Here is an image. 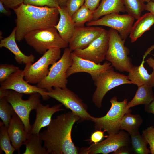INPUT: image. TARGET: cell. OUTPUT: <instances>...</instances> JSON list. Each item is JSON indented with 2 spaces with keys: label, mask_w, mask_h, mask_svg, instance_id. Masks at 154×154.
Masks as SVG:
<instances>
[{
  "label": "cell",
  "mask_w": 154,
  "mask_h": 154,
  "mask_svg": "<svg viewBox=\"0 0 154 154\" xmlns=\"http://www.w3.org/2000/svg\"><path fill=\"white\" fill-rule=\"evenodd\" d=\"M80 120V117L71 111L52 119L46 129L39 134L48 154L79 153L78 148L72 141L71 133L74 124Z\"/></svg>",
  "instance_id": "6da1fadb"
},
{
  "label": "cell",
  "mask_w": 154,
  "mask_h": 154,
  "mask_svg": "<svg viewBox=\"0 0 154 154\" xmlns=\"http://www.w3.org/2000/svg\"><path fill=\"white\" fill-rule=\"evenodd\" d=\"M16 16L15 38L20 42L32 31L54 27L60 17L58 8L37 7L22 3L13 9Z\"/></svg>",
  "instance_id": "7a4b0ae2"
},
{
  "label": "cell",
  "mask_w": 154,
  "mask_h": 154,
  "mask_svg": "<svg viewBox=\"0 0 154 154\" xmlns=\"http://www.w3.org/2000/svg\"><path fill=\"white\" fill-rule=\"evenodd\" d=\"M24 39L29 45L40 54L50 48H65L68 46V43L62 38L54 27L31 31L25 35Z\"/></svg>",
  "instance_id": "3957f363"
},
{
  "label": "cell",
  "mask_w": 154,
  "mask_h": 154,
  "mask_svg": "<svg viewBox=\"0 0 154 154\" xmlns=\"http://www.w3.org/2000/svg\"><path fill=\"white\" fill-rule=\"evenodd\" d=\"M108 31L109 44L105 59L117 70L129 72L133 65L128 56L129 50L124 45L125 40L116 30L110 28Z\"/></svg>",
  "instance_id": "277c9868"
},
{
  "label": "cell",
  "mask_w": 154,
  "mask_h": 154,
  "mask_svg": "<svg viewBox=\"0 0 154 154\" xmlns=\"http://www.w3.org/2000/svg\"><path fill=\"white\" fill-rule=\"evenodd\" d=\"M110 108L107 114L100 117H93L92 120L96 130L103 129L108 135L118 133L120 131V124L124 115L131 112V110L127 108V100L118 101L116 97L111 98L110 101Z\"/></svg>",
  "instance_id": "5b68a950"
},
{
  "label": "cell",
  "mask_w": 154,
  "mask_h": 154,
  "mask_svg": "<svg viewBox=\"0 0 154 154\" xmlns=\"http://www.w3.org/2000/svg\"><path fill=\"white\" fill-rule=\"evenodd\" d=\"M72 52L69 47L64 48L62 56L52 65L48 75L37 84V86L47 90L53 87H66L68 83L66 72L72 64Z\"/></svg>",
  "instance_id": "8992f818"
},
{
  "label": "cell",
  "mask_w": 154,
  "mask_h": 154,
  "mask_svg": "<svg viewBox=\"0 0 154 154\" xmlns=\"http://www.w3.org/2000/svg\"><path fill=\"white\" fill-rule=\"evenodd\" d=\"M61 49L50 48L35 63L25 64L23 70L24 79L31 84L41 82L48 75L49 66L54 64L61 58Z\"/></svg>",
  "instance_id": "52a82bcc"
},
{
  "label": "cell",
  "mask_w": 154,
  "mask_h": 154,
  "mask_svg": "<svg viewBox=\"0 0 154 154\" xmlns=\"http://www.w3.org/2000/svg\"><path fill=\"white\" fill-rule=\"evenodd\" d=\"M47 90L48 95L54 98L69 109L80 118V122L92 121L94 117L87 111V107L82 100L66 87H54Z\"/></svg>",
  "instance_id": "ba28073f"
},
{
  "label": "cell",
  "mask_w": 154,
  "mask_h": 154,
  "mask_svg": "<svg viewBox=\"0 0 154 154\" xmlns=\"http://www.w3.org/2000/svg\"><path fill=\"white\" fill-rule=\"evenodd\" d=\"M23 94L8 90L5 98L12 106L17 116L22 120L27 132L30 133L31 126L29 121L31 111L35 110L40 103L41 95L38 93L30 95L28 100L22 99Z\"/></svg>",
  "instance_id": "9c48e42d"
},
{
  "label": "cell",
  "mask_w": 154,
  "mask_h": 154,
  "mask_svg": "<svg viewBox=\"0 0 154 154\" xmlns=\"http://www.w3.org/2000/svg\"><path fill=\"white\" fill-rule=\"evenodd\" d=\"M96 87L92 97V100L95 105L101 108L104 97L110 90L120 85L132 84L128 76L114 71L113 67L100 75L94 81Z\"/></svg>",
  "instance_id": "30bf717a"
},
{
  "label": "cell",
  "mask_w": 154,
  "mask_h": 154,
  "mask_svg": "<svg viewBox=\"0 0 154 154\" xmlns=\"http://www.w3.org/2000/svg\"><path fill=\"white\" fill-rule=\"evenodd\" d=\"M129 134L121 130L118 133L108 135L102 141L81 148L79 154H108L113 152L122 146H129L131 143Z\"/></svg>",
  "instance_id": "8fae6325"
},
{
  "label": "cell",
  "mask_w": 154,
  "mask_h": 154,
  "mask_svg": "<svg viewBox=\"0 0 154 154\" xmlns=\"http://www.w3.org/2000/svg\"><path fill=\"white\" fill-rule=\"evenodd\" d=\"M135 19L128 14L120 15L114 13L87 22L86 25L87 26H103L110 27L117 31L122 38L125 40L129 35Z\"/></svg>",
  "instance_id": "7c38bea8"
},
{
  "label": "cell",
  "mask_w": 154,
  "mask_h": 154,
  "mask_svg": "<svg viewBox=\"0 0 154 154\" xmlns=\"http://www.w3.org/2000/svg\"><path fill=\"white\" fill-rule=\"evenodd\" d=\"M108 31L106 29L88 46L72 52L83 58L99 64L105 59L109 44Z\"/></svg>",
  "instance_id": "4fadbf2b"
},
{
  "label": "cell",
  "mask_w": 154,
  "mask_h": 154,
  "mask_svg": "<svg viewBox=\"0 0 154 154\" xmlns=\"http://www.w3.org/2000/svg\"><path fill=\"white\" fill-rule=\"evenodd\" d=\"M0 89L11 90L27 94L38 93L45 100H48L50 98L47 95L46 89L29 84L24 79L23 70L20 69L1 83Z\"/></svg>",
  "instance_id": "5bb4252c"
},
{
  "label": "cell",
  "mask_w": 154,
  "mask_h": 154,
  "mask_svg": "<svg viewBox=\"0 0 154 154\" xmlns=\"http://www.w3.org/2000/svg\"><path fill=\"white\" fill-rule=\"evenodd\" d=\"M71 57L72 63L67 71V78L73 74L84 72L89 74L94 81L100 75L112 67L111 63L108 61L103 64L96 63L79 57L72 52Z\"/></svg>",
  "instance_id": "9a60e30c"
},
{
  "label": "cell",
  "mask_w": 154,
  "mask_h": 154,
  "mask_svg": "<svg viewBox=\"0 0 154 154\" xmlns=\"http://www.w3.org/2000/svg\"><path fill=\"white\" fill-rule=\"evenodd\" d=\"M104 29L97 26L75 27L68 43L69 48L72 52L87 47L101 35Z\"/></svg>",
  "instance_id": "2e32d148"
},
{
  "label": "cell",
  "mask_w": 154,
  "mask_h": 154,
  "mask_svg": "<svg viewBox=\"0 0 154 154\" xmlns=\"http://www.w3.org/2000/svg\"><path fill=\"white\" fill-rule=\"evenodd\" d=\"M62 105L61 104L50 107L49 104L44 105L40 103L35 109L36 117L34 123L31 126L30 133L39 134L42 128L50 124L54 113L64 110L61 108Z\"/></svg>",
  "instance_id": "e0dca14e"
},
{
  "label": "cell",
  "mask_w": 154,
  "mask_h": 154,
  "mask_svg": "<svg viewBox=\"0 0 154 154\" xmlns=\"http://www.w3.org/2000/svg\"><path fill=\"white\" fill-rule=\"evenodd\" d=\"M7 131L12 145L20 154L21 147L24 144L30 133L26 131L22 120L15 113L11 117Z\"/></svg>",
  "instance_id": "ac0fdd59"
},
{
  "label": "cell",
  "mask_w": 154,
  "mask_h": 154,
  "mask_svg": "<svg viewBox=\"0 0 154 154\" xmlns=\"http://www.w3.org/2000/svg\"><path fill=\"white\" fill-rule=\"evenodd\" d=\"M154 49V45L149 48L143 56L141 63L139 66H133L129 72V79L132 84L139 87L146 84L154 87V69L149 74L144 66L145 59Z\"/></svg>",
  "instance_id": "d6986e66"
},
{
  "label": "cell",
  "mask_w": 154,
  "mask_h": 154,
  "mask_svg": "<svg viewBox=\"0 0 154 154\" xmlns=\"http://www.w3.org/2000/svg\"><path fill=\"white\" fill-rule=\"evenodd\" d=\"M16 27L7 37L0 40V48H5L10 51L15 56L16 62L19 64H27L34 62L35 56L32 54L27 56L24 54L19 48L16 41Z\"/></svg>",
  "instance_id": "ffe728a7"
},
{
  "label": "cell",
  "mask_w": 154,
  "mask_h": 154,
  "mask_svg": "<svg viewBox=\"0 0 154 154\" xmlns=\"http://www.w3.org/2000/svg\"><path fill=\"white\" fill-rule=\"evenodd\" d=\"M58 9L60 14L59 19L54 27L62 38L68 43L73 36L75 27L66 6L60 7Z\"/></svg>",
  "instance_id": "44dd1931"
},
{
  "label": "cell",
  "mask_w": 154,
  "mask_h": 154,
  "mask_svg": "<svg viewBox=\"0 0 154 154\" xmlns=\"http://www.w3.org/2000/svg\"><path fill=\"white\" fill-rule=\"evenodd\" d=\"M125 11L123 0H102L98 7L93 12L92 21L98 20L101 17L108 14Z\"/></svg>",
  "instance_id": "7402d4cb"
},
{
  "label": "cell",
  "mask_w": 154,
  "mask_h": 154,
  "mask_svg": "<svg viewBox=\"0 0 154 154\" xmlns=\"http://www.w3.org/2000/svg\"><path fill=\"white\" fill-rule=\"evenodd\" d=\"M154 24V15L149 12L145 13L137 19L133 24L129 34L132 42L136 41Z\"/></svg>",
  "instance_id": "603a6c76"
},
{
  "label": "cell",
  "mask_w": 154,
  "mask_h": 154,
  "mask_svg": "<svg viewBox=\"0 0 154 154\" xmlns=\"http://www.w3.org/2000/svg\"><path fill=\"white\" fill-rule=\"evenodd\" d=\"M138 87L133 98L128 102L127 108L128 109L138 105H148L154 100L152 86L145 84Z\"/></svg>",
  "instance_id": "cb8c5ba5"
},
{
  "label": "cell",
  "mask_w": 154,
  "mask_h": 154,
  "mask_svg": "<svg viewBox=\"0 0 154 154\" xmlns=\"http://www.w3.org/2000/svg\"><path fill=\"white\" fill-rule=\"evenodd\" d=\"M143 121L142 117L139 114H133L131 112L126 113L121 120L120 130L126 131L130 135L133 134L139 131Z\"/></svg>",
  "instance_id": "d4e9b609"
},
{
  "label": "cell",
  "mask_w": 154,
  "mask_h": 154,
  "mask_svg": "<svg viewBox=\"0 0 154 154\" xmlns=\"http://www.w3.org/2000/svg\"><path fill=\"white\" fill-rule=\"evenodd\" d=\"M42 140L39 134H30L25 142L23 154H48L46 149L42 145Z\"/></svg>",
  "instance_id": "484cf974"
},
{
  "label": "cell",
  "mask_w": 154,
  "mask_h": 154,
  "mask_svg": "<svg viewBox=\"0 0 154 154\" xmlns=\"http://www.w3.org/2000/svg\"><path fill=\"white\" fill-rule=\"evenodd\" d=\"M93 17V11L84 5L73 14L71 19L75 27H80L92 21Z\"/></svg>",
  "instance_id": "4316f807"
},
{
  "label": "cell",
  "mask_w": 154,
  "mask_h": 154,
  "mask_svg": "<svg viewBox=\"0 0 154 154\" xmlns=\"http://www.w3.org/2000/svg\"><path fill=\"white\" fill-rule=\"evenodd\" d=\"M132 148L134 153L136 154H148L150 153L149 149L147 147V142L138 132L130 135Z\"/></svg>",
  "instance_id": "83f0119b"
},
{
  "label": "cell",
  "mask_w": 154,
  "mask_h": 154,
  "mask_svg": "<svg viewBox=\"0 0 154 154\" xmlns=\"http://www.w3.org/2000/svg\"><path fill=\"white\" fill-rule=\"evenodd\" d=\"M125 11L137 19L145 10V4L140 0H123Z\"/></svg>",
  "instance_id": "f1b7e54d"
},
{
  "label": "cell",
  "mask_w": 154,
  "mask_h": 154,
  "mask_svg": "<svg viewBox=\"0 0 154 154\" xmlns=\"http://www.w3.org/2000/svg\"><path fill=\"white\" fill-rule=\"evenodd\" d=\"M0 147L1 151L6 154H13L15 149L12 144L8 134V127L5 126L2 121L0 123Z\"/></svg>",
  "instance_id": "f546056e"
},
{
  "label": "cell",
  "mask_w": 154,
  "mask_h": 154,
  "mask_svg": "<svg viewBox=\"0 0 154 154\" xmlns=\"http://www.w3.org/2000/svg\"><path fill=\"white\" fill-rule=\"evenodd\" d=\"M15 112L11 105L5 98H0V117L4 125L8 127Z\"/></svg>",
  "instance_id": "4dcf8cb0"
},
{
  "label": "cell",
  "mask_w": 154,
  "mask_h": 154,
  "mask_svg": "<svg viewBox=\"0 0 154 154\" xmlns=\"http://www.w3.org/2000/svg\"><path fill=\"white\" fill-rule=\"evenodd\" d=\"M19 67L13 64H1L0 65V82L1 83L13 73L19 69Z\"/></svg>",
  "instance_id": "1f68e13d"
},
{
  "label": "cell",
  "mask_w": 154,
  "mask_h": 154,
  "mask_svg": "<svg viewBox=\"0 0 154 154\" xmlns=\"http://www.w3.org/2000/svg\"><path fill=\"white\" fill-rule=\"evenodd\" d=\"M23 3L40 7L47 6L58 8L60 7L59 0H24Z\"/></svg>",
  "instance_id": "d6a6232c"
},
{
  "label": "cell",
  "mask_w": 154,
  "mask_h": 154,
  "mask_svg": "<svg viewBox=\"0 0 154 154\" xmlns=\"http://www.w3.org/2000/svg\"><path fill=\"white\" fill-rule=\"evenodd\" d=\"M142 135L149 145L150 153L154 154V126H150L143 130Z\"/></svg>",
  "instance_id": "836d02e7"
},
{
  "label": "cell",
  "mask_w": 154,
  "mask_h": 154,
  "mask_svg": "<svg viewBox=\"0 0 154 154\" xmlns=\"http://www.w3.org/2000/svg\"><path fill=\"white\" fill-rule=\"evenodd\" d=\"M84 0H67L66 3L68 13L71 17L84 4Z\"/></svg>",
  "instance_id": "e575fe53"
},
{
  "label": "cell",
  "mask_w": 154,
  "mask_h": 154,
  "mask_svg": "<svg viewBox=\"0 0 154 154\" xmlns=\"http://www.w3.org/2000/svg\"><path fill=\"white\" fill-rule=\"evenodd\" d=\"M105 132V131H102L101 130H97L93 132L90 136V142L96 144L100 142L104 137L106 138L108 136L104 135Z\"/></svg>",
  "instance_id": "d590c367"
},
{
  "label": "cell",
  "mask_w": 154,
  "mask_h": 154,
  "mask_svg": "<svg viewBox=\"0 0 154 154\" xmlns=\"http://www.w3.org/2000/svg\"><path fill=\"white\" fill-rule=\"evenodd\" d=\"M8 8L14 9L23 3L24 0H0Z\"/></svg>",
  "instance_id": "8d00e7d4"
},
{
  "label": "cell",
  "mask_w": 154,
  "mask_h": 154,
  "mask_svg": "<svg viewBox=\"0 0 154 154\" xmlns=\"http://www.w3.org/2000/svg\"><path fill=\"white\" fill-rule=\"evenodd\" d=\"M101 0H84V5L90 10L94 11L100 5Z\"/></svg>",
  "instance_id": "74e56055"
},
{
  "label": "cell",
  "mask_w": 154,
  "mask_h": 154,
  "mask_svg": "<svg viewBox=\"0 0 154 154\" xmlns=\"http://www.w3.org/2000/svg\"><path fill=\"white\" fill-rule=\"evenodd\" d=\"M129 146H122L116 151L113 152V154H129L131 151Z\"/></svg>",
  "instance_id": "f35d334b"
},
{
  "label": "cell",
  "mask_w": 154,
  "mask_h": 154,
  "mask_svg": "<svg viewBox=\"0 0 154 154\" xmlns=\"http://www.w3.org/2000/svg\"><path fill=\"white\" fill-rule=\"evenodd\" d=\"M8 9L5 7L1 1H0V13L1 14L7 16L10 15L11 12L8 10Z\"/></svg>",
  "instance_id": "ab89813d"
},
{
  "label": "cell",
  "mask_w": 154,
  "mask_h": 154,
  "mask_svg": "<svg viewBox=\"0 0 154 154\" xmlns=\"http://www.w3.org/2000/svg\"><path fill=\"white\" fill-rule=\"evenodd\" d=\"M145 110L148 113L154 114V100L149 104L145 105Z\"/></svg>",
  "instance_id": "60d3db41"
},
{
  "label": "cell",
  "mask_w": 154,
  "mask_h": 154,
  "mask_svg": "<svg viewBox=\"0 0 154 154\" xmlns=\"http://www.w3.org/2000/svg\"><path fill=\"white\" fill-rule=\"evenodd\" d=\"M145 10L152 13L154 15V1H150L145 4Z\"/></svg>",
  "instance_id": "b9f144b4"
},
{
  "label": "cell",
  "mask_w": 154,
  "mask_h": 154,
  "mask_svg": "<svg viewBox=\"0 0 154 154\" xmlns=\"http://www.w3.org/2000/svg\"><path fill=\"white\" fill-rule=\"evenodd\" d=\"M147 64L149 66L154 69V59L151 57L148 58L146 60Z\"/></svg>",
  "instance_id": "7bdbcfd3"
},
{
  "label": "cell",
  "mask_w": 154,
  "mask_h": 154,
  "mask_svg": "<svg viewBox=\"0 0 154 154\" xmlns=\"http://www.w3.org/2000/svg\"><path fill=\"white\" fill-rule=\"evenodd\" d=\"M67 0H59L60 7L65 6Z\"/></svg>",
  "instance_id": "ee69618b"
},
{
  "label": "cell",
  "mask_w": 154,
  "mask_h": 154,
  "mask_svg": "<svg viewBox=\"0 0 154 154\" xmlns=\"http://www.w3.org/2000/svg\"><path fill=\"white\" fill-rule=\"evenodd\" d=\"M141 1L143 2V3L145 2H148L150 1H151V0H140Z\"/></svg>",
  "instance_id": "f6af8a7d"
},
{
  "label": "cell",
  "mask_w": 154,
  "mask_h": 154,
  "mask_svg": "<svg viewBox=\"0 0 154 154\" xmlns=\"http://www.w3.org/2000/svg\"><path fill=\"white\" fill-rule=\"evenodd\" d=\"M151 1H154V0H151Z\"/></svg>",
  "instance_id": "bcb514c9"
}]
</instances>
